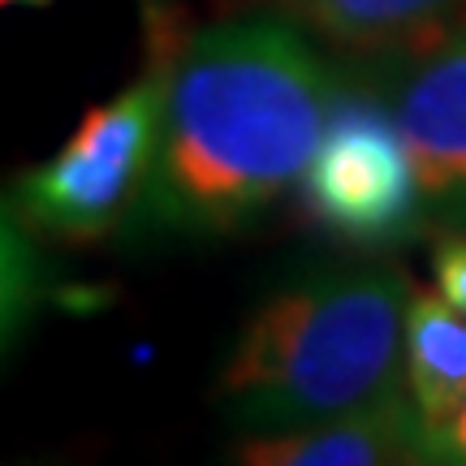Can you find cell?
I'll use <instances>...</instances> for the list:
<instances>
[{
    "label": "cell",
    "instance_id": "6da1fadb",
    "mask_svg": "<svg viewBox=\"0 0 466 466\" xmlns=\"http://www.w3.org/2000/svg\"><path fill=\"white\" fill-rule=\"evenodd\" d=\"M337 83L285 17H229L168 69L165 134L143 217L177 233H238L302 182Z\"/></svg>",
    "mask_w": 466,
    "mask_h": 466
},
{
    "label": "cell",
    "instance_id": "277c9868",
    "mask_svg": "<svg viewBox=\"0 0 466 466\" xmlns=\"http://www.w3.org/2000/svg\"><path fill=\"white\" fill-rule=\"evenodd\" d=\"M299 195L302 212L354 250H389L428 225L398 113L367 96H337Z\"/></svg>",
    "mask_w": 466,
    "mask_h": 466
},
{
    "label": "cell",
    "instance_id": "9c48e42d",
    "mask_svg": "<svg viewBox=\"0 0 466 466\" xmlns=\"http://www.w3.org/2000/svg\"><path fill=\"white\" fill-rule=\"evenodd\" d=\"M436 294L466 316V229H450L432 250Z\"/></svg>",
    "mask_w": 466,
    "mask_h": 466
},
{
    "label": "cell",
    "instance_id": "52a82bcc",
    "mask_svg": "<svg viewBox=\"0 0 466 466\" xmlns=\"http://www.w3.org/2000/svg\"><path fill=\"white\" fill-rule=\"evenodd\" d=\"M401 380L419 432L450 423L466 406V316L432 289H410L406 299Z\"/></svg>",
    "mask_w": 466,
    "mask_h": 466
},
{
    "label": "cell",
    "instance_id": "7a4b0ae2",
    "mask_svg": "<svg viewBox=\"0 0 466 466\" xmlns=\"http://www.w3.org/2000/svg\"><path fill=\"white\" fill-rule=\"evenodd\" d=\"M406 299L398 268H319L272 289L225 350L212 398L233 432L307 428L406 393Z\"/></svg>",
    "mask_w": 466,
    "mask_h": 466
},
{
    "label": "cell",
    "instance_id": "30bf717a",
    "mask_svg": "<svg viewBox=\"0 0 466 466\" xmlns=\"http://www.w3.org/2000/svg\"><path fill=\"white\" fill-rule=\"evenodd\" d=\"M423 436V453H428V466H466V406L450 423H441Z\"/></svg>",
    "mask_w": 466,
    "mask_h": 466
},
{
    "label": "cell",
    "instance_id": "ba28073f",
    "mask_svg": "<svg viewBox=\"0 0 466 466\" xmlns=\"http://www.w3.org/2000/svg\"><path fill=\"white\" fill-rule=\"evenodd\" d=\"M316 35L354 52L428 48L466 17V0H289Z\"/></svg>",
    "mask_w": 466,
    "mask_h": 466
},
{
    "label": "cell",
    "instance_id": "8992f818",
    "mask_svg": "<svg viewBox=\"0 0 466 466\" xmlns=\"http://www.w3.org/2000/svg\"><path fill=\"white\" fill-rule=\"evenodd\" d=\"M225 466H428V453L415 406L401 393L384 406L307 428L238 432Z\"/></svg>",
    "mask_w": 466,
    "mask_h": 466
},
{
    "label": "cell",
    "instance_id": "8fae6325",
    "mask_svg": "<svg viewBox=\"0 0 466 466\" xmlns=\"http://www.w3.org/2000/svg\"><path fill=\"white\" fill-rule=\"evenodd\" d=\"M5 5H35L39 9V5H52V0H5Z\"/></svg>",
    "mask_w": 466,
    "mask_h": 466
},
{
    "label": "cell",
    "instance_id": "5b68a950",
    "mask_svg": "<svg viewBox=\"0 0 466 466\" xmlns=\"http://www.w3.org/2000/svg\"><path fill=\"white\" fill-rule=\"evenodd\" d=\"M398 126L410 147L428 220L466 225V17L432 39L398 91Z\"/></svg>",
    "mask_w": 466,
    "mask_h": 466
},
{
    "label": "cell",
    "instance_id": "3957f363",
    "mask_svg": "<svg viewBox=\"0 0 466 466\" xmlns=\"http://www.w3.org/2000/svg\"><path fill=\"white\" fill-rule=\"evenodd\" d=\"M173 61H151L126 91L86 108L44 165L14 177L22 220L56 242H100L143 208L156 177Z\"/></svg>",
    "mask_w": 466,
    "mask_h": 466
}]
</instances>
